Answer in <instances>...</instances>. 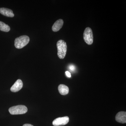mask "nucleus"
<instances>
[{
  "label": "nucleus",
  "mask_w": 126,
  "mask_h": 126,
  "mask_svg": "<svg viewBox=\"0 0 126 126\" xmlns=\"http://www.w3.org/2000/svg\"><path fill=\"white\" fill-rule=\"evenodd\" d=\"M58 49V55L60 59H63L66 55L67 51V45L64 41L60 40L56 44Z\"/></svg>",
  "instance_id": "nucleus-1"
},
{
  "label": "nucleus",
  "mask_w": 126,
  "mask_h": 126,
  "mask_svg": "<svg viewBox=\"0 0 126 126\" xmlns=\"http://www.w3.org/2000/svg\"><path fill=\"white\" fill-rule=\"evenodd\" d=\"M30 41V38L27 35H22L16 38L15 40V46L16 48L21 49L26 46Z\"/></svg>",
  "instance_id": "nucleus-2"
},
{
  "label": "nucleus",
  "mask_w": 126,
  "mask_h": 126,
  "mask_svg": "<svg viewBox=\"0 0 126 126\" xmlns=\"http://www.w3.org/2000/svg\"><path fill=\"white\" fill-rule=\"evenodd\" d=\"M27 108L24 105H18L10 108L9 112L11 115L25 114L27 111Z\"/></svg>",
  "instance_id": "nucleus-3"
},
{
  "label": "nucleus",
  "mask_w": 126,
  "mask_h": 126,
  "mask_svg": "<svg viewBox=\"0 0 126 126\" xmlns=\"http://www.w3.org/2000/svg\"><path fill=\"white\" fill-rule=\"evenodd\" d=\"M93 34L92 29L87 27L85 29L83 33V39L86 44L91 45L93 43Z\"/></svg>",
  "instance_id": "nucleus-4"
},
{
  "label": "nucleus",
  "mask_w": 126,
  "mask_h": 126,
  "mask_svg": "<svg viewBox=\"0 0 126 126\" xmlns=\"http://www.w3.org/2000/svg\"><path fill=\"white\" fill-rule=\"evenodd\" d=\"M69 118L68 116L59 117L54 119L52 124L54 126H64L69 122Z\"/></svg>",
  "instance_id": "nucleus-5"
},
{
  "label": "nucleus",
  "mask_w": 126,
  "mask_h": 126,
  "mask_svg": "<svg viewBox=\"0 0 126 126\" xmlns=\"http://www.w3.org/2000/svg\"><path fill=\"white\" fill-rule=\"evenodd\" d=\"M23 87V82L21 79H18L11 88V90L13 92H16L21 90Z\"/></svg>",
  "instance_id": "nucleus-6"
},
{
  "label": "nucleus",
  "mask_w": 126,
  "mask_h": 126,
  "mask_svg": "<svg viewBox=\"0 0 126 126\" xmlns=\"http://www.w3.org/2000/svg\"><path fill=\"white\" fill-rule=\"evenodd\" d=\"M116 120L118 122L121 123H126V112L121 111L118 113L116 116Z\"/></svg>",
  "instance_id": "nucleus-7"
},
{
  "label": "nucleus",
  "mask_w": 126,
  "mask_h": 126,
  "mask_svg": "<svg viewBox=\"0 0 126 126\" xmlns=\"http://www.w3.org/2000/svg\"><path fill=\"white\" fill-rule=\"evenodd\" d=\"M63 21L62 19H59L56 21L52 27V30L54 32L58 31L63 27Z\"/></svg>",
  "instance_id": "nucleus-8"
},
{
  "label": "nucleus",
  "mask_w": 126,
  "mask_h": 126,
  "mask_svg": "<svg viewBox=\"0 0 126 126\" xmlns=\"http://www.w3.org/2000/svg\"><path fill=\"white\" fill-rule=\"evenodd\" d=\"M0 14L5 16L10 17H14L15 16L12 10L5 8H0Z\"/></svg>",
  "instance_id": "nucleus-9"
},
{
  "label": "nucleus",
  "mask_w": 126,
  "mask_h": 126,
  "mask_svg": "<svg viewBox=\"0 0 126 126\" xmlns=\"http://www.w3.org/2000/svg\"><path fill=\"white\" fill-rule=\"evenodd\" d=\"M58 90L60 93L63 95H65L68 94L69 92L68 87L64 84H60L59 86Z\"/></svg>",
  "instance_id": "nucleus-10"
},
{
  "label": "nucleus",
  "mask_w": 126,
  "mask_h": 126,
  "mask_svg": "<svg viewBox=\"0 0 126 126\" xmlns=\"http://www.w3.org/2000/svg\"><path fill=\"white\" fill-rule=\"evenodd\" d=\"M0 30L5 32H8L10 30V28L8 25L0 21Z\"/></svg>",
  "instance_id": "nucleus-11"
},
{
  "label": "nucleus",
  "mask_w": 126,
  "mask_h": 126,
  "mask_svg": "<svg viewBox=\"0 0 126 126\" xmlns=\"http://www.w3.org/2000/svg\"><path fill=\"white\" fill-rule=\"evenodd\" d=\"M65 74H66V76L68 78H70L71 77V74L68 71L65 72Z\"/></svg>",
  "instance_id": "nucleus-12"
},
{
  "label": "nucleus",
  "mask_w": 126,
  "mask_h": 126,
  "mask_svg": "<svg viewBox=\"0 0 126 126\" xmlns=\"http://www.w3.org/2000/svg\"><path fill=\"white\" fill-rule=\"evenodd\" d=\"M69 69H70L72 71H74L75 69V66H74V65H71L69 66Z\"/></svg>",
  "instance_id": "nucleus-13"
},
{
  "label": "nucleus",
  "mask_w": 126,
  "mask_h": 126,
  "mask_svg": "<svg viewBox=\"0 0 126 126\" xmlns=\"http://www.w3.org/2000/svg\"><path fill=\"white\" fill-rule=\"evenodd\" d=\"M23 126H34L30 124H24Z\"/></svg>",
  "instance_id": "nucleus-14"
}]
</instances>
